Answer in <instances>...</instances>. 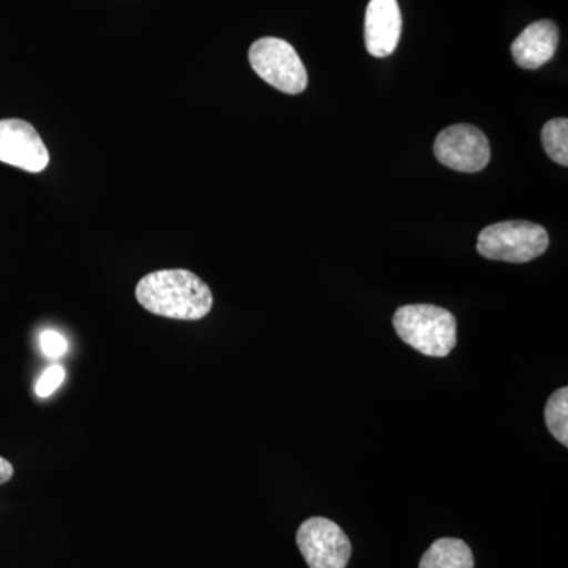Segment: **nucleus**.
<instances>
[{
    "instance_id": "1",
    "label": "nucleus",
    "mask_w": 568,
    "mask_h": 568,
    "mask_svg": "<svg viewBox=\"0 0 568 568\" xmlns=\"http://www.w3.org/2000/svg\"><path fill=\"white\" fill-rule=\"evenodd\" d=\"M136 298L142 308L153 315L181 321L203 320L213 305L207 284L185 268L142 276L136 286Z\"/></svg>"
},
{
    "instance_id": "2",
    "label": "nucleus",
    "mask_w": 568,
    "mask_h": 568,
    "mask_svg": "<svg viewBox=\"0 0 568 568\" xmlns=\"http://www.w3.org/2000/svg\"><path fill=\"white\" fill-rule=\"evenodd\" d=\"M396 335L428 357H447L457 346V320L440 306L417 304L396 310Z\"/></svg>"
},
{
    "instance_id": "3",
    "label": "nucleus",
    "mask_w": 568,
    "mask_h": 568,
    "mask_svg": "<svg viewBox=\"0 0 568 568\" xmlns=\"http://www.w3.org/2000/svg\"><path fill=\"white\" fill-rule=\"evenodd\" d=\"M549 235L540 224L503 222L485 227L478 234L477 252L487 260L523 264L547 252Z\"/></svg>"
},
{
    "instance_id": "4",
    "label": "nucleus",
    "mask_w": 568,
    "mask_h": 568,
    "mask_svg": "<svg viewBox=\"0 0 568 568\" xmlns=\"http://www.w3.org/2000/svg\"><path fill=\"white\" fill-rule=\"evenodd\" d=\"M248 59L254 73L276 91L297 95L308 85L304 62L287 41L275 37L254 41Z\"/></svg>"
},
{
    "instance_id": "5",
    "label": "nucleus",
    "mask_w": 568,
    "mask_h": 568,
    "mask_svg": "<svg viewBox=\"0 0 568 568\" xmlns=\"http://www.w3.org/2000/svg\"><path fill=\"white\" fill-rule=\"evenodd\" d=\"M295 541L310 568H346L353 552L345 530L327 518L306 519Z\"/></svg>"
},
{
    "instance_id": "6",
    "label": "nucleus",
    "mask_w": 568,
    "mask_h": 568,
    "mask_svg": "<svg viewBox=\"0 0 568 568\" xmlns=\"http://www.w3.org/2000/svg\"><path fill=\"white\" fill-rule=\"evenodd\" d=\"M435 155L444 166L459 173H478L491 159L488 138L477 126L458 123L437 134Z\"/></svg>"
},
{
    "instance_id": "7",
    "label": "nucleus",
    "mask_w": 568,
    "mask_h": 568,
    "mask_svg": "<svg viewBox=\"0 0 568 568\" xmlns=\"http://www.w3.org/2000/svg\"><path fill=\"white\" fill-rule=\"evenodd\" d=\"M0 162L36 174L47 170L50 152L31 123L3 119L0 121Z\"/></svg>"
},
{
    "instance_id": "8",
    "label": "nucleus",
    "mask_w": 568,
    "mask_h": 568,
    "mask_svg": "<svg viewBox=\"0 0 568 568\" xmlns=\"http://www.w3.org/2000/svg\"><path fill=\"white\" fill-rule=\"evenodd\" d=\"M402 11L396 0H369L365 14V47L375 58H388L402 37Z\"/></svg>"
},
{
    "instance_id": "9",
    "label": "nucleus",
    "mask_w": 568,
    "mask_h": 568,
    "mask_svg": "<svg viewBox=\"0 0 568 568\" xmlns=\"http://www.w3.org/2000/svg\"><path fill=\"white\" fill-rule=\"evenodd\" d=\"M559 44V28L556 22L544 20L528 26L511 43V55L518 67L537 70L551 61Z\"/></svg>"
},
{
    "instance_id": "10",
    "label": "nucleus",
    "mask_w": 568,
    "mask_h": 568,
    "mask_svg": "<svg viewBox=\"0 0 568 568\" xmlns=\"http://www.w3.org/2000/svg\"><path fill=\"white\" fill-rule=\"evenodd\" d=\"M418 568H474L473 551L459 538H439L426 549Z\"/></svg>"
},
{
    "instance_id": "11",
    "label": "nucleus",
    "mask_w": 568,
    "mask_h": 568,
    "mask_svg": "<svg viewBox=\"0 0 568 568\" xmlns=\"http://www.w3.org/2000/svg\"><path fill=\"white\" fill-rule=\"evenodd\" d=\"M545 422L549 433L562 444L568 446V388L562 387L549 396L545 406Z\"/></svg>"
},
{
    "instance_id": "12",
    "label": "nucleus",
    "mask_w": 568,
    "mask_h": 568,
    "mask_svg": "<svg viewBox=\"0 0 568 568\" xmlns=\"http://www.w3.org/2000/svg\"><path fill=\"white\" fill-rule=\"evenodd\" d=\"M545 152L552 162L568 166V121L566 118L552 119L541 130Z\"/></svg>"
},
{
    "instance_id": "13",
    "label": "nucleus",
    "mask_w": 568,
    "mask_h": 568,
    "mask_svg": "<svg viewBox=\"0 0 568 568\" xmlns=\"http://www.w3.org/2000/svg\"><path fill=\"white\" fill-rule=\"evenodd\" d=\"M65 381V369L62 365H52L43 375L40 376L39 383L36 386V394L40 398H48L62 386Z\"/></svg>"
},
{
    "instance_id": "14",
    "label": "nucleus",
    "mask_w": 568,
    "mask_h": 568,
    "mask_svg": "<svg viewBox=\"0 0 568 568\" xmlns=\"http://www.w3.org/2000/svg\"><path fill=\"white\" fill-rule=\"evenodd\" d=\"M40 349L48 358H59L69 351V342L59 332L44 331L40 335Z\"/></svg>"
},
{
    "instance_id": "15",
    "label": "nucleus",
    "mask_w": 568,
    "mask_h": 568,
    "mask_svg": "<svg viewBox=\"0 0 568 568\" xmlns=\"http://www.w3.org/2000/svg\"><path fill=\"white\" fill-rule=\"evenodd\" d=\"M13 466L9 459L0 457V485L7 484L13 477Z\"/></svg>"
}]
</instances>
